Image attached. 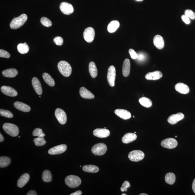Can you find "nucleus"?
I'll return each instance as SVG.
<instances>
[{
  "label": "nucleus",
  "instance_id": "obj_20",
  "mask_svg": "<svg viewBox=\"0 0 195 195\" xmlns=\"http://www.w3.org/2000/svg\"><path fill=\"white\" fill-rule=\"evenodd\" d=\"M153 43L157 49H162L164 46V42L163 38L161 35H157L154 37Z\"/></svg>",
  "mask_w": 195,
  "mask_h": 195
},
{
  "label": "nucleus",
  "instance_id": "obj_32",
  "mask_svg": "<svg viewBox=\"0 0 195 195\" xmlns=\"http://www.w3.org/2000/svg\"><path fill=\"white\" fill-rule=\"evenodd\" d=\"M17 49L18 52L20 54H23L28 53L29 51V47L25 42L24 43L18 44Z\"/></svg>",
  "mask_w": 195,
  "mask_h": 195
},
{
  "label": "nucleus",
  "instance_id": "obj_6",
  "mask_svg": "<svg viewBox=\"0 0 195 195\" xmlns=\"http://www.w3.org/2000/svg\"><path fill=\"white\" fill-rule=\"evenodd\" d=\"M145 157V154L141 150H135L130 152L129 154L128 158L133 162H137L141 160Z\"/></svg>",
  "mask_w": 195,
  "mask_h": 195
},
{
  "label": "nucleus",
  "instance_id": "obj_8",
  "mask_svg": "<svg viewBox=\"0 0 195 195\" xmlns=\"http://www.w3.org/2000/svg\"><path fill=\"white\" fill-rule=\"evenodd\" d=\"M95 32L94 28L92 27H88L84 32V38L85 41L88 43H91L94 40Z\"/></svg>",
  "mask_w": 195,
  "mask_h": 195
},
{
  "label": "nucleus",
  "instance_id": "obj_5",
  "mask_svg": "<svg viewBox=\"0 0 195 195\" xmlns=\"http://www.w3.org/2000/svg\"><path fill=\"white\" fill-rule=\"evenodd\" d=\"M107 150V147L105 144L101 143L94 145L91 149V152L94 155L102 156L104 155Z\"/></svg>",
  "mask_w": 195,
  "mask_h": 195
},
{
  "label": "nucleus",
  "instance_id": "obj_4",
  "mask_svg": "<svg viewBox=\"0 0 195 195\" xmlns=\"http://www.w3.org/2000/svg\"><path fill=\"white\" fill-rule=\"evenodd\" d=\"M65 184L71 188H76L80 185L81 180L77 176L69 175L67 176L65 180Z\"/></svg>",
  "mask_w": 195,
  "mask_h": 195
},
{
  "label": "nucleus",
  "instance_id": "obj_17",
  "mask_svg": "<svg viewBox=\"0 0 195 195\" xmlns=\"http://www.w3.org/2000/svg\"><path fill=\"white\" fill-rule=\"evenodd\" d=\"M162 76V72L157 71L148 73L146 75L145 78L147 80H156L160 79Z\"/></svg>",
  "mask_w": 195,
  "mask_h": 195
},
{
  "label": "nucleus",
  "instance_id": "obj_21",
  "mask_svg": "<svg viewBox=\"0 0 195 195\" xmlns=\"http://www.w3.org/2000/svg\"><path fill=\"white\" fill-rule=\"evenodd\" d=\"M79 94L81 97L85 99H92L95 97L94 94L84 87L81 88L79 90Z\"/></svg>",
  "mask_w": 195,
  "mask_h": 195
},
{
  "label": "nucleus",
  "instance_id": "obj_19",
  "mask_svg": "<svg viewBox=\"0 0 195 195\" xmlns=\"http://www.w3.org/2000/svg\"><path fill=\"white\" fill-rule=\"evenodd\" d=\"M32 84L35 92L39 95L42 93V88L40 81L37 77H34L32 79Z\"/></svg>",
  "mask_w": 195,
  "mask_h": 195
},
{
  "label": "nucleus",
  "instance_id": "obj_25",
  "mask_svg": "<svg viewBox=\"0 0 195 195\" xmlns=\"http://www.w3.org/2000/svg\"><path fill=\"white\" fill-rule=\"evenodd\" d=\"M130 64L129 59H125L124 62L122 72L124 76L125 77L128 76L130 74Z\"/></svg>",
  "mask_w": 195,
  "mask_h": 195
},
{
  "label": "nucleus",
  "instance_id": "obj_31",
  "mask_svg": "<svg viewBox=\"0 0 195 195\" xmlns=\"http://www.w3.org/2000/svg\"><path fill=\"white\" fill-rule=\"evenodd\" d=\"M43 78L46 83L50 86H54L55 85V83L54 79H52L48 74L47 73H44L43 74Z\"/></svg>",
  "mask_w": 195,
  "mask_h": 195
},
{
  "label": "nucleus",
  "instance_id": "obj_12",
  "mask_svg": "<svg viewBox=\"0 0 195 195\" xmlns=\"http://www.w3.org/2000/svg\"><path fill=\"white\" fill-rule=\"evenodd\" d=\"M60 9L61 12L63 14L69 15L73 13L74 8L72 4L66 2H63L61 3Z\"/></svg>",
  "mask_w": 195,
  "mask_h": 195
},
{
  "label": "nucleus",
  "instance_id": "obj_30",
  "mask_svg": "<svg viewBox=\"0 0 195 195\" xmlns=\"http://www.w3.org/2000/svg\"><path fill=\"white\" fill-rule=\"evenodd\" d=\"M165 180L166 183L169 185H172L174 184L176 181V176L173 173L169 172L166 174Z\"/></svg>",
  "mask_w": 195,
  "mask_h": 195
},
{
  "label": "nucleus",
  "instance_id": "obj_22",
  "mask_svg": "<svg viewBox=\"0 0 195 195\" xmlns=\"http://www.w3.org/2000/svg\"><path fill=\"white\" fill-rule=\"evenodd\" d=\"M137 138V135L135 133H127L122 138V141L123 143H129L136 140Z\"/></svg>",
  "mask_w": 195,
  "mask_h": 195
},
{
  "label": "nucleus",
  "instance_id": "obj_23",
  "mask_svg": "<svg viewBox=\"0 0 195 195\" xmlns=\"http://www.w3.org/2000/svg\"><path fill=\"white\" fill-rule=\"evenodd\" d=\"M30 176L27 173L24 174L18 179L17 182L18 187L22 188L24 187L29 181Z\"/></svg>",
  "mask_w": 195,
  "mask_h": 195
},
{
  "label": "nucleus",
  "instance_id": "obj_16",
  "mask_svg": "<svg viewBox=\"0 0 195 195\" xmlns=\"http://www.w3.org/2000/svg\"><path fill=\"white\" fill-rule=\"evenodd\" d=\"M115 113L117 116L124 120L130 119L131 117V113L124 109H116L115 111Z\"/></svg>",
  "mask_w": 195,
  "mask_h": 195
},
{
  "label": "nucleus",
  "instance_id": "obj_51",
  "mask_svg": "<svg viewBox=\"0 0 195 195\" xmlns=\"http://www.w3.org/2000/svg\"><path fill=\"white\" fill-rule=\"evenodd\" d=\"M135 1H143V0H135Z\"/></svg>",
  "mask_w": 195,
  "mask_h": 195
},
{
  "label": "nucleus",
  "instance_id": "obj_49",
  "mask_svg": "<svg viewBox=\"0 0 195 195\" xmlns=\"http://www.w3.org/2000/svg\"><path fill=\"white\" fill-rule=\"evenodd\" d=\"M4 140V138H3V135H1V134H0V142H2Z\"/></svg>",
  "mask_w": 195,
  "mask_h": 195
},
{
  "label": "nucleus",
  "instance_id": "obj_47",
  "mask_svg": "<svg viewBox=\"0 0 195 195\" xmlns=\"http://www.w3.org/2000/svg\"><path fill=\"white\" fill-rule=\"evenodd\" d=\"M27 195H37V193L34 191H30L27 193Z\"/></svg>",
  "mask_w": 195,
  "mask_h": 195
},
{
  "label": "nucleus",
  "instance_id": "obj_18",
  "mask_svg": "<svg viewBox=\"0 0 195 195\" xmlns=\"http://www.w3.org/2000/svg\"><path fill=\"white\" fill-rule=\"evenodd\" d=\"M175 89L177 92L182 94H187L189 92V88L186 85L182 83H178L176 85Z\"/></svg>",
  "mask_w": 195,
  "mask_h": 195
},
{
  "label": "nucleus",
  "instance_id": "obj_14",
  "mask_svg": "<svg viewBox=\"0 0 195 195\" xmlns=\"http://www.w3.org/2000/svg\"><path fill=\"white\" fill-rule=\"evenodd\" d=\"M184 115L182 113H179L171 115L168 118V121L171 124L174 125L184 118Z\"/></svg>",
  "mask_w": 195,
  "mask_h": 195
},
{
  "label": "nucleus",
  "instance_id": "obj_28",
  "mask_svg": "<svg viewBox=\"0 0 195 195\" xmlns=\"http://www.w3.org/2000/svg\"><path fill=\"white\" fill-rule=\"evenodd\" d=\"M89 69L91 77L93 79L96 78L98 75V70L94 62H91L90 63Z\"/></svg>",
  "mask_w": 195,
  "mask_h": 195
},
{
  "label": "nucleus",
  "instance_id": "obj_42",
  "mask_svg": "<svg viewBox=\"0 0 195 195\" xmlns=\"http://www.w3.org/2000/svg\"><path fill=\"white\" fill-rule=\"evenodd\" d=\"M54 42L57 45L62 46L63 43V40L62 37H57L54 39Z\"/></svg>",
  "mask_w": 195,
  "mask_h": 195
},
{
  "label": "nucleus",
  "instance_id": "obj_9",
  "mask_svg": "<svg viewBox=\"0 0 195 195\" xmlns=\"http://www.w3.org/2000/svg\"><path fill=\"white\" fill-rule=\"evenodd\" d=\"M55 114L57 120L60 124H65L67 121V116L63 110L60 108H57L55 110Z\"/></svg>",
  "mask_w": 195,
  "mask_h": 195
},
{
  "label": "nucleus",
  "instance_id": "obj_46",
  "mask_svg": "<svg viewBox=\"0 0 195 195\" xmlns=\"http://www.w3.org/2000/svg\"><path fill=\"white\" fill-rule=\"evenodd\" d=\"M82 191H78L74 193H71L70 195H81L82 194Z\"/></svg>",
  "mask_w": 195,
  "mask_h": 195
},
{
  "label": "nucleus",
  "instance_id": "obj_53",
  "mask_svg": "<svg viewBox=\"0 0 195 195\" xmlns=\"http://www.w3.org/2000/svg\"><path fill=\"white\" fill-rule=\"evenodd\" d=\"M20 136H18V138H20Z\"/></svg>",
  "mask_w": 195,
  "mask_h": 195
},
{
  "label": "nucleus",
  "instance_id": "obj_40",
  "mask_svg": "<svg viewBox=\"0 0 195 195\" xmlns=\"http://www.w3.org/2000/svg\"><path fill=\"white\" fill-rule=\"evenodd\" d=\"M185 15L188 17L194 20L195 18V13L190 10H186L185 12Z\"/></svg>",
  "mask_w": 195,
  "mask_h": 195
},
{
  "label": "nucleus",
  "instance_id": "obj_33",
  "mask_svg": "<svg viewBox=\"0 0 195 195\" xmlns=\"http://www.w3.org/2000/svg\"><path fill=\"white\" fill-rule=\"evenodd\" d=\"M139 102L142 106L146 108L151 107L152 105V102L149 98L143 97L140 98L139 100Z\"/></svg>",
  "mask_w": 195,
  "mask_h": 195
},
{
  "label": "nucleus",
  "instance_id": "obj_54",
  "mask_svg": "<svg viewBox=\"0 0 195 195\" xmlns=\"http://www.w3.org/2000/svg\"><path fill=\"white\" fill-rule=\"evenodd\" d=\"M175 137H176H176H177V136H175Z\"/></svg>",
  "mask_w": 195,
  "mask_h": 195
},
{
  "label": "nucleus",
  "instance_id": "obj_39",
  "mask_svg": "<svg viewBox=\"0 0 195 195\" xmlns=\"http://www.w3.org/2000/svg\"><path fill=\"white\" fill-rule=\"evenodd\" d=\"M40 22L42 25L47 27H49L52 26V24L51 21L49 18L46 17H42L40 19Z\"/></svg>",
  "mask_w": 195,
  "mask_h": 195
},
{
  "label": "nucleus",
  "instance_id": "obj_26",
  "mask_svg": "<svg viewBox=\"0 0 195 195\" xmlns=\"http://www.w3.org/2000/svg\"><path fill=\"white\" fill-rule=\"evenodd\" d=\"M2 74L5 77L13 78L17 75L18 71L14 68L8 69L3 71Z\"/></svg>",
  "mask_w": 195,
  "mask_h": 195
},
{
  "label": "nucleus",
  "instance_id": "obj_41",
  "mask_svg": "<svg viewBox=\"0 0 195 195\" xmlns=\"http://www.w3.org/2000/svg\"><path fill=\"white\" fill-rule=\"evenodd\" d=\"M130 184L128 181H125L122 184V186L120 189V190L122 192L124 191H127V189L130 187Z\"/></svg>",
  "mask_w": 195,
  "mask_h": 195
},
{
  "label": "nucleus",
  "instance_id": "obj_37",
  "mask_svg": "<svg viewBox=\"0 0 195 195\" xmlns=\"http://www.w3.org/2000/svg\"><path fill=\"white\" fill-rule=\"evenodd\" d=\"M0 115L1 116L9 118H12L13 117V113L11 112L3 109L0 110Z\"/></svg>",
  "mask_w": 195,
  "mask_h": 195
},
{
  "label": "nucleus",
  "instance_id": "obj_11",
  "mask_svg": "<svg viewBox=\"0 0 195 195\" xmlns=\"http://www.w3.org/2000/svg\"><path fill=\"white\" fill-rule=\"evenodd\" d=\"M67 149V145L62 144L52 147L49 150L48 153L50 155H57L63 153Z\"/></svg>",
  "mask_w": 195,
  "mask_h": 195
},
{
  "label": "nucleus",
  "instance_id": "obj_48",
  "mask_svg": "<svg viewBox=\"0 0 195 195\" xmlns=\"http://www.w3.org/2000/svg\"><path fill=\"white\" fill-rule=\"evenodd\" d=\"M192 187L193 190L195 194V179L193 181Z\"/></svg>",
  "mask_w": 195,
  "mask_h": 195
},
{
  "label": "nucleus",
  "instance_id": "obj_27",
  "mask_svg": "<svg viewBox=\"0 0 195 195\" xmlns=\"http://www.w3.org/2000/svg\"><path fill=\"white\" fill-rule=\"evenodd\" d=\"M120 26L119 22L117 20H113L108 24L107 30L110 33H114Z\"/></svg>",
  "mask_w": 195,
  "mask_h": 195
},
{
  "label": "nucleus",
  "instance_id": "obj_1",
  "mask_svg": "<svg viewBox=\"0 0 195 195\" xmlns=\"http://www.w3.org/2000/svg\"><path fill=\"white\" fill-rule=\"evenodd\" d=\"M59 72L63 76L68 77L72 73V69L70 64L65 61H61L57 64Z\"/></svg>",
  "mask_w": 195,
  "mask_h": 195
},
{
  "label": "nucleus",
  "instance_id": "obj_34",
  "mask_svg": "<svg viewBox=\"0 0 195 195\" xmlns=\"http://www.w3.org/2000/svg\"><path fill=\"white\" fill-rule=\"evenodd\" d=\"M42 178L44 182H50L52 180V176L51 173L49 170L44 171L42 174Z\"/></svg>",
  "mask_w": 195,
  "mask_h": 195
},
{
  "label": "nucleus",
  "instance_id": "obj_7",
  "mask_svg": "<svg viewBox=\"0 0 195 195\" xmlns=\"http://www.w3.org/2000/svg\"><path fill=\"white\" fill-rule=\"evenodd\" d=\"M116 78V69L114 66H110L108 69L107 79L108 84L112 87L115 85V79Z\"/></svg>",
  "mask_w": 195,
  "mask_h": 195
},
{
  "label": "nucleus",
  "instance_id": "obj_29",
  "mask_svg": "<svg viewBox=\"0 0 195 195\" xmlns=\"http://www.w3.org/2000/svg\"><path fill=\"white\" fill-rule=\"evenodd\" d=\"M82 169L84 172L89 173H96L99 170L97 166L92 165L84 166L82 167Z\"/></svg>",
  "mask_w": 195,
  "mask_h": 195
},
{
  "label": "nucleus",
  "instance_id": "obj_36",
  "mask_svg": "<svg viewBox=\"0 0 195 195\" xmlns=\"http://www.w3.org/2000/svg\"><path fill=\"white\" fill-rule=\"evenodd\" d=\"M33 141L35 145L37 146H41L46 143V141L43 137H38L34 139Z\"/></svg>",
  "mask_w": 195,
  "mask_h": 195
},
{
  "label": "nucleus",
  "instance_id": "obj_50",
  "mask_svg": "<svg viewBox=\"0 0 195 195\" xmlns=\"http://www.w3.org/2000/svg\"><path fill=\"white\" fill-rule=\"evenodd\" d=\"M140 195H148V194H145V193H142V194H140Z\"/></svg>",
  "mask_w": 195,
  "mask_h": 195
},
{
  "label": "nucleus",
  "instance_id": "obj_35",
  "mask_svg": "<svg viewBox=\"0 0 195 195\" xmlns=\"http://www.w3.org/2000/svg\"><path fill=\"white\" fill-rule=\"evenodd\" d=\"M11 159L6 157H0V167L5 168L7 167L11 163Z\"/></svg>",
  "mask_w": 195,
  "mask_h": 195
},
{
  "label": "nucleus",
  "instance_id": "obj_2",
  "mask_svg": "<svg viewBox=\"0 0 195 195\" xmlns=\"http://www.w3.org/2000/svg\"><path fill=\"white\" fill-rule=\"evenodd\" d=\"M28 19V17L25 14H23L18 17L15 18L12 20L10 24L12 29H15L19 28L24 24Z\"/></svg>",
  "mask_w": 195,
  "mask_h": 195
},
{
  "label": "nucleus",
  "instance_id": "obj_10",
  "mask_svg": "<svg viewBox=\"0 0 195 195\" xmlns=\"http://www.w3.org/2000/svg\"><path fill=\"white\" fill-rule=\"evenodd\" d=\"M178 143L177 140L173 138H168L162 141L161 145L164 148L172 149L177 147Z\"/></svg>",
  "mask_w": 195,
  "mask_h": 195
},
{
  "label": "nucleus",
  "instance_id": "obj_15",
  "mask_svg": "<svg viewBox=\"0 0 195 195\" xmlns=\"http://www.w3.org/2000/svg\"><path fill=\"white\" fill-rule=\"evenodd\" d=\"M1 91L3 94L8 96L14 97L17 96L18 93L13 88L10 86H3L1 88Z\"/></svg>",
  "mask_w": 195,
  "mask_h": 195
},
{
  "label": "nucleus",
  "instance_id": "obj_44",
  "mask_svg": "<svg viewBox=\"0 0 195 195\" xmlns=\"http://www.w3.org/2000/svg\"><path fill=\"white\" fill-rule=\"evenodd\" d=\"M129 52L130 57H131L132 59H135L138 58V54L136 53V52L133 49H130L129 50Z\"/></svg>",
  "mask_w": 195,
  "mask_h": 195
},
{
  "label": "nucleus",
  "instance_id": "obj_13",
  "mask_svg": "<svg viewBox=\"0 0 195 195\" xmlns=\"http://www.w3.org/2000/svg\"><path fill=\"white\" fill-rule=\"evenodd\" d=\"M93 135L99 138H106L109 136L110 132L106 129L97 128L93 131Z\"/></svg>",
  "mask_w": 195,
  "mask_h": 195
},
{
  "label": "nucleus",
  "instance_id": "obj_3",
  "mask_svg": "<svg viewBox=\"0 0 195 195\" xmlns=\"http://www.w3.org/2000/svg\"><path fill=\"white\" fill-rule=\"evenodd\" d=\"M3 130L10 136L16 137L19 134V129L16 125L9 123H6L3 126Z\"/></svg>",
  "mask_w": 195,
  "mask_h": 195
},
{
  "label": "nucleus",
  "instance_id": "obj_38",
  "mask_svg": "<svg viewBox=\"0 0 195 195\" xmlns=\"http://www.w3.org/2000/svg\"><path fill=\"white\" fill-rule=\"evenodd\" d=\"M33 136H37L39 137H43L45 136V135L44 133L42 130L39 128L35 129L33 130Z\"/></svg>",
  "mask_w": 195,
  "mask_h": 195
},
{
  "label": "nucleus",
  "instance_id": "obj_24",
  "mask_svg": "<svg viewBox=\"0 0 195 195\" xmlns=\"http://www.w3.org/2000/svg\"><path fill=\"white\" fill-rule=\"evenodd\" d=\"M14 106L17 109L24 112H28L31 110V108L28 105L20 102H15Z\"/></svg>",
  "mask_w": 195,
  "mask_h": 195
},
{
  "label": "nucleus",
  "instance_id": "obj_43",
  "mask_svg": "<svg viewBox=\"0 0 195 195\" xmlns=\"http://www.w3.org/2000/svg\"><path fill=\"white\" fill-rule=\"evenodd\" d=\"M0 57H3V58H9L10 57V55L6 51L1 49L0 50Z\"/></svg>",
  "mask_w": 195,
  "mask_h": 195
},
{
  "label": "nucleus",
  "instance_id": "obj_45",
  "mask_svg": "<svg viewBox=\"0 0 195 195\" xmlns=\"http://www.w3.org/2000/svg\"><path fill=\"white\" fill-rule=\"evenodd\" d=\"M181 18L182 21L184 22L185 23L187 24H189L191 23V20L190 18H188V16H186L185 15H183L181 16Z\"/></svg>",
  "mask_w": 195,
  "mask_h": 195
},
{
  "label": "nucleus",
  "instance_id": "obj_52",
  "mask_svg": "<svg viewBox=\"0 0 195 195\" xmlns=\"http://www.w3.org/2000/svg\"><path fill=\"white\" fill-rule=\"evenodd\" d=\"M121 195H127L126 194H122Z\"/></svg>",
  "mask_w": 195,
  "mask_h": 195
}]
</instances>
